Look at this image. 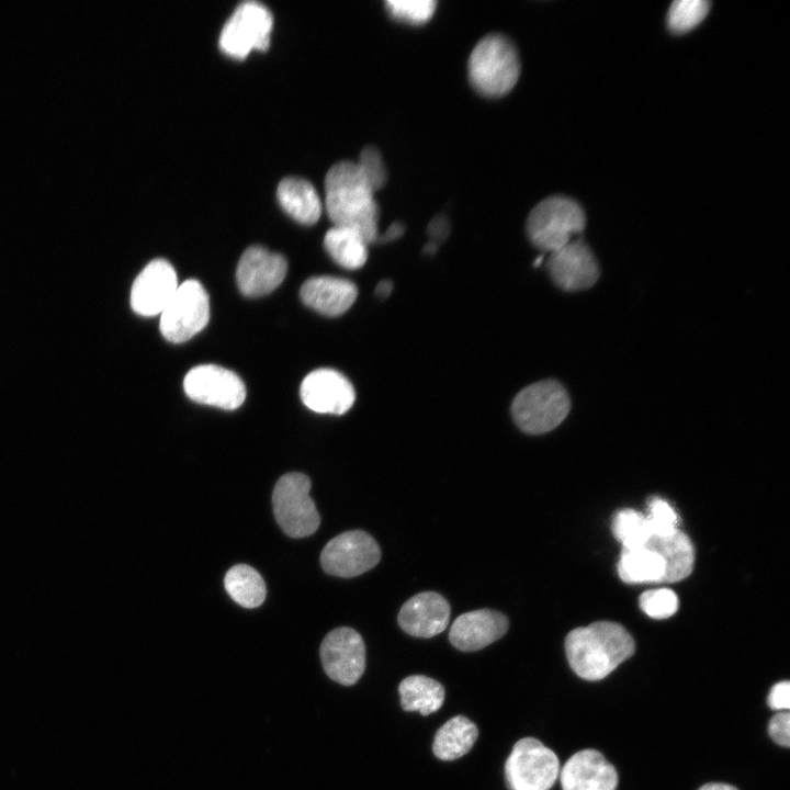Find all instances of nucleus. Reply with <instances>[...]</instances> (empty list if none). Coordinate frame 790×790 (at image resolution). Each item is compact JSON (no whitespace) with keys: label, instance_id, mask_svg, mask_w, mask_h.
<instances>
[{"label":"nucleus","instance_id":"nucleus-1","mask_svg":"<svg viewBox=\"0 0 790 790\" xmlns=\"http://www.w3.org/2000/svg\"><path fill=\"white\" fill-rule=\"evenodd\" d=\"M325 206L334 226H341L360 233L368 244L379 236V205L359 165L353 161H338L325 177Z\"/></svg>","mask_w":790,"mask_h":790},{"label":"nucleus","instance_id":"nucleus-2","mask_svg":"<svg viewBox=\"0 0 790 790\" xmlns=\"http://www.w3.org/2000/svg\"><path fill=\"white\" fill-rule=\"evenodd\" d=\"M635 643L620 624L598 621L572 630L565 639L571 668L583 679L595 681L607 677L633 655Z\"/></svg>","mask_w":790,"mask_h":790},{"label":"nucleus","instance_id":"nucleus-3","mask_svg":"<svg viewBox=\"0 0 790 790\" xmlns=\"http://www.w3.org/2000/svg\"><path fill=\"white\" fill-rule=\"evenodd\" d=\"M519 75L517 48L503 34H487L477 42L470 55V82L485 97L505 95L515 87Z\"/></svg>","mask_w":790,"mask_h":790},{"label":"nucleus","instance_id":"nucleus-4","mask_svg":"<svg viewBox=\"0 0 790 790\" xmlns=\"http://www.w3.org/2000/svg\"><path fill=\"white\" fill-rule=\"evenodd\" d=\"M583 208L574 200L554 195L538 203L527 218L526 230L538 249L553 252L579 235L585 227Z\"/></svg>","mask_w":790,"mask_h":790},{"label":"nucleus","instance_id":"nucleus-5","mask_svg":"<svg viewBox=\"0 0 790 790\" xmlns=\"http://www.w3.org/2000/svg\"><path fill=\"white\" fill-rule=\"evenodd\" d=\"M571 399L555 380H544L521 390L511 405L514 421L528 435H542L555 429L568 415Z\"/></svg>","mask_w":790,"mask_h":790},{"label":"nucleus","instance_id":"nucleus-6","mask_svg":"<svg viewBox=\"0 0 790 790\" xmlns=\"http://www.w3.org/2000/svg\"><path fill=\"white\" fill-rule=\"evenodd\" d=\"M309 489L308 476L297 472L282 475L274 485L273 514L278 524L291 538L308 537L319 527L320 517Z\"/></svg>","mask_w":790,"mask_h":790},{"label":"nucleus","instance_id":"nucleus-7","mask_svg":"<svg viewBox=\"0 0 790 790\" xmlns=\"http://www.w3.org/2000/svg\"><path fill=\"white\" fill-rule=\"evenodd\" d=\"M558 774L555 753L533 737L519 740L505 763L509 790H550Z\"/></svg>","mask_w":790,"mask_h":790},{"label":"nucleus","instance_id":"nucleus-8","mask_svg":"<svg viewBox=\"0 0 790 790\" xmlns=\"http://www.w3.org/2000/svg\"><path fill=\"white\" fill-rule=\"evenodd\" d=\"M273 15L269 8L256 0L240 2L225 22L219 34V47L235 58L246 57L251 49L264 50L270 45Z\"/></svg>","mask_w":790,"mask_h":790},{"label":"nucleus","instance_id":"nucleus-9","mask_svg":"<svg viewBox=\"0 0 790 790\" xmlns=\"http://www.w3.org/2000/svg\"><path fill=\"white\" fill-rule=\"evenodd\" d=\"M210 319V301L198 280L180 284L160 313V331L170 342L180 343L200 332Z\"/></svg>","mask_w":790,"mask_h":790},{"label":"nucleus","instance_id":"nucleus-10","mask_svg":"<svg viewBox=\"0 0 790 790\" xmlns=\"http://www.w3.org/2000/svg\"><path fill=\"white\" fill-rule=\"evenodd\" d=\"M381 558L376 541L362 530H350L331 539L323 549L320 564L332 576L354 577L374 567Z\"/></svg>","mask_w":790,"mask_h":790},{"label":"nucleus","instance_id":"nucleus-11","mask_svg":"<svg viewBox=\"0 0 790 790\" xmlns=\"http://www.w3.org/2000/svg\"><path fill=\"white\" fill-rule=\"evenodd\" d=\"M183 388L192 400L233 410L246 398V387L233 371L215 364L192 368L183 380Z\"/></svg>","mask_w":790,"mask_h":790},{"label":"nucleus","instance_id":"nucleus-12","mask_svg":"<svg viewBox=\"0 0 790 790\" xmlns=\"http://www.w3.org/2000/svg\"><path fill=\"white\" fill-rule=\"evenodd\" d=\"M327 676L343 686L356 684L365 668V645L353 629L341 627L331 630L319 650Z\"/></svg>","mask_w":790,"mask_h":790},{"label":"nucleus","instance_id":"nucleus-13","mask_svg":"<svg viewBox=\"0 0 790 790\" xmlns=\"http://www.w3.org/2000/svg\"><path fill=\"white\" fill-rule=\"evenodd\" d=\"M546 269L560 289L571 292L591 287L600 276L598 261L582 238L550 252Z\"/></svg>","mask_w":790,"mask_h":790},{"label":"nucleus","instance_id":"nucleus-14","mask_svg":"<svg viewBox=\"0 0 790 790\" xmlns=\"http://www.w3.org/2000/svg\"><path fill=\"white\" fill-rule=\"evenodd\" d=\"M304 405L319 414L342 415L353 405L356 392L350 381L332 369L308 373L300 388Z\"/></svg>","mask_w":790,"mask_h":790},{"label":"nucleus","instance_id":"nucleus-15","mask_svg":"<svg viewBox=\"0 0 790 790\" xmlns=\"http://www.w3.org/2000/svg\"><path fill=\"white\" fill-rule=\"evenodd\" d=\"M285 258L261 246H250L241 255L236 280L245 296L257 297L276 289L285 278Z\"/></svg>","mask_w":790,"mask_h":790},{"label":"nucleus","instance_id":"nucleus-16","mask_svg":"<svg viewBox=\"0 0 790 790\" xmlns=\"http://www.w3.org/2000/svg\"><path fill=\"white\" fill-rule=\"evenodd\" d=\"M174 268L165 259L146 264L131 290V306L142 316H156L167 306L178 289Z\"/></svg>","mask_w":790,"mask_h":790},{"label":"nucleus","instance_id":"nucleus-17","mask_svg":"<svg viewBox=\"0 0 790 790\" xmlns=\"http://www.w3.org/2000/svg\"><path fill=\"white\" fill-rule=\"evenodd\" d=\"M508 619L492 609H478L459 616L449 632L451 644L463 652L478 651L508 631Z\"/></svg>","mask_w":790,"mask_h":790},{"label":"nucleus","instance_id":"nucleus-18","mask_svg":"<svg viewBox=\"0 0 790 790\" xmlns=\"http://www.w3.org/2000/svg\"><path fill=\"white\" fill-rule=\"evenodd\" d=\"M450 606L444 597L435 591H424L409 598L400 608L399 627L416 637H432L448 627Z\"/></svg>","mask_w":790,"mask_h":790},{"label":"nucleus","instance_id":"nucleus-19","mask_svg":"<svg viewBox=\"0 0 790 790\" xmlns=\"http://www.w3.org/2000/svg\"><path fill=\"white\" fill-rule=\"evenodd\" d=\"M562 790H616L618 774L596 749L575 753L560 771Z\"/></svg>","mask_w":790,"mask_h":790},{"label":"nucleus","instance_id":"nucleus-20","mask_svg":"<svg viewBox=\"0 0 790 790\" xmlns=\"http://www.w3.org/2000/svg\"><path fill=\"white\" fill-rule=\"evenodd\" d=\"M301 298L305 305L326 316H339L354 303L357 286L346 279L336 276H314L301 287Z\"/></svg>","mask_w":790,"mask_h":790},{"label":"nucleus","instance_id":"nucleus-21","mask_svg":"<svg viewBox=\"0 0 790 790\" xmlns=\"http://www.w3.org/2000/svg\"><path fill=\"white\" fill-rule=\"evenodd\" d=\"M276 196L283 210L304 225L315 224L321 214V201L317 190L304 178H283L278 184Z\"/></svg>","mask_w":790,"mask_h":790},{"label":"nucleus","instance_id":"nucleus-22","mask_svg":"<svg viewBox=\"0 0 790 790\" xmlns=\"http://www.w3.org/2000/svg\"><path fill=\"white\" fill-rule=\"evenodd\" d=\"M644 546L655 550L665 562L663 583H676L693 569L695 550L687 534L677 529L665 535H653Z\"/></svg>","mask_w":790,"mask_h":790},{"label":"nucleus","instance_id":"nucleus-23","mask_svg":"<svg viewBox=\"0 0 790 790\" xmlns=\"http://www.w3.org/2000/svg\"><path fill=\"white\" fill-rule=\"evenodd\" d=\"M665 569L661 554L647 546L622 549L618 562V574L627 584L663 583Z\"/></svg>","mask_w":790,"mask_h":790},{"label":"nucleus","instance_id":"nucleus-24","mask_svg":"<svg viewBox=\"0 0 790 790\" xmlns=\"http://www.w3.org/2000/svg\"><path fill=\"white\" fill-rule=\"evenodd\" d=\"M478 735L476 725L463 715L448 720L437 731L432 751L441 760H454L473 747Z\"/></svg>","mask_w":790,"mask_h":790},{"label":"nucleus","instance_id":"nucleus-25","mask_svg":"<svg viewBox=\"0 0 790 790\" xmlns=\"http://www.w3.org/2000/svg\"><path fill=\"white\" fill-rule=\"evenodd\" d=\"M398 692L405 711H418L422 715L438 711L445 696L440 682L424 675L404 678L398 686Z\"/></svg>","mask_w":790,"mask_h":790},{"label":"nucleus","instance_id":"nucleus-26","mask_svg":"<svg viewBox=\"0 0 790 790\" xmlns=\"http://www.w3.org/2000/svg\"><path fill=\"white\" fill-rule=\"evenodd\" d=\"M325 249L342 268L356 270L368 259V242L354 229L332 226L324 237Z\"/></svg>","mask_w":790,"mask_h":790},{"label":"nucleus","instance_id":"nucleus-27","mask_svg":"<svg viewBox=\"0 0 790 790\" xmlns=\"http://www.w3.org/2000/svg\"><path fill=\"white\" fill-rule=\"evenodd\" d=\"M224 586L232 599L245 608H257L264 601V580L247 564L230 567L224 577Z\"/></svg>","mask_w":790,"mask_h":790},{"label":"nucleus","instance_id":"nucleus-28","mask_svg":"<svg viewBox=\"0 0 790 790\" xmlns=\"http://www.w3.org/2000/svg\"><path fill=\"white\" fill-rule=\"evenodd\" d=\"M612 531L625 550L642 548L652 537L646 516L629 508L614 515Z\"/></svg>","mask_w":790,"mask_h":790},{"label":"nucleus","instance_id":"nucleus-29","mask_svg":"<svg viewBox=\"0 0 790 790\" xmlns=\"http://www.w3.org/2000/svg\"><path fill=\"white\" fill-rule=\"evenodd\" d=\"M710 2L706 0H677L668 11V27L685 33L698 25L707 15Z\"/></svg>","mask_w":790,"mask_h":790},{"label":"nucleus","instance_id":"nucleus-30","mask_svg":"<svg viewBox=\"0 0 790 790\" xmlns=\"http://www.w3.org/2000/svg\"><path fill=\"white\" fill-rule=\"evenodd\" d=\"M390 14L410 24L427 22L436 10L435 0H388L385 2Z\"/></svg>","mask_w":790,"mask_h":790},{"label":"nucleus","instance_id":"nucleus-31","mask_svg":"<svg viewBox=\"0 0 790 790\" xmlns=\"http://www.w3.org/2000/svg\"><path fill=\"white\" fill-rule=\"evenodd\" d=\"M640 607L653 619H666L677 611L678 597L668 588L646 590L640 596Z\"/></svg>","mask_w":790,"mask_h":790},{"label":"nucleus","instance_id":"nucleus-32","mask_svg":"<svg viewBox=\"0 0 790 790\" xmlns=\"http://www.w3.org/2000/svg\"><path fill=\"white\" fill-rule=\"evenodd\" d=\"M648 514L645 515L651 535H665L678 529V515L668 501L653 497L648 501Z\"/></svg>","mask_w":790,"mask_h":790},{"label":"nucleus","instance_id":"nucleus-33","mask_svg":"<svg viewBox=\"0 0 790 790\" xmlns=\"http://www.w3.org/2000/svg\"><path fill=\"white\" fill-rule=\"evenodd\" d=\"M366 178L373 192L382 189L387 181V171L380 150L374 146H365L357 162Z\"/></svg>","mask_w":790,"mask_h":790},{"label":"nucleus","instance_id":"nucleus-34","mask_svg":"<svg viewBox=\"0 0 790 790\" xmlns=\"http://www.w3.org/2000/svg\"><path fill=\"white\" fill-rule=\"evenodd\" d=\"M768 732L770 737L778 744L785 747L790 745V713L789 711L778 712L775 714L768 724Z\"/></svg>","mask_w":790,"mask_h":790},{"label":"nucleus","instance_id":"nucleus-35","mask_svg":"<svg viewBox=\"0 0 790 790\" xmlns=\"http://www.w3.org/2000/svg\"><path fill=\"white\" fill-rule=\"evenodd\" d=\"M767 702L772 710L788 711L790 708V682L785 680L772 686Z\"/></svg>","mask_w":790,"mask_h":790},{"label":"nucleus","instance_id":"nucleus-36","mask_svg":"<svg viewBox=\"0 0 790 790\" xmlns=\"http://www.w3.org/2000/svg\"><path fill=\"white\" fill-rule=\"evenodd\" d=\"M428 232L436 240L443 239L449 233L448 219L441 215L435 217L429 224Z\"/></svg>","mask_w":790,"mask_h":790},{"label":"nucleus","instance_id":"nucleus-37","mask_svg":"<svg viewBox=\"0 0 790 790\" xmlns=\"http://www.w3.org/2000/svg\"><path fill=\"white\" fill-rule=\"evenodd\" d=\"M404 232V225L398 222H394L388 226L384 234L377 236L376 241L380 244L393 241L399 238Z\"/></svg>","mask_w":790,"mask_h":790},{"label":"nucleus","instance_id":"nucleus-38","mask_svg":"<svg viewBox=\"0 0 790 790\" xmlns=\"http://www.w3.org/2000/svg\"><path fill=\"white\" fill-rule=\"evenodd\" d=\"M392 290H393L392 282L390 280H382L377 284V286L375 289V293L379 297L385 298L391 294Z\"/></svg>","mask_w":790,"mask_h":790},{"label":"nucleus","instance_id":"nucleus-39","mask_svg":"<svg viewBox=\"0 0 790 790\" xmlns=\"http://www.w3.org/2000/svg\"><path fill=\"white\" fill-rule=\"evenodd\" d=\"M699 790H737L735 787L726 783L711 782L702 786Z\"/></svg>","mask_w":790,"mask_h":790},{"label":"nucleus","instance_id":"nucleus-40","mask_svg":"<svg viewBox=\"0 0 790 790\" xmlns=\"http://www.w3.org/2000/svg\"><path fill=\"white\" fill-rule=\"evenodd\" d=\"M542 260H543V256L538 257V258L533 261V267H535V268L539 267V266L542 263Z\"/></svg>","mask_w":790,"mask_h":790}]
</instances>
